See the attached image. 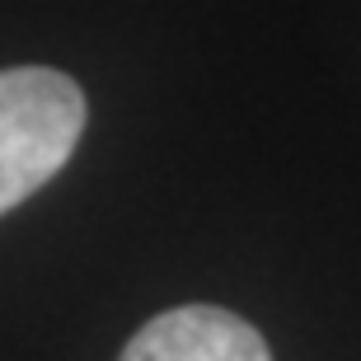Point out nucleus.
Returning a JSON list of instances; mask_svg holds the SVG:
<instances>
[{
  "mask_svg": "<svg viewBox=\"0 0 361 361\" xmlns=\"http://www.w3.org/2000/svg\"><path fill=\"white\" fill-rule=\"evenodd\" d=\"M80 85L52 66L0 71V216L61 174L85 136Z\"/></svg>",
  "mask_w": 361,
  "mask_h": 361,
  "instance_id": "f257e3e1",
  "label": "nucleus"
},
{
  "mask_svg": "<svg viewBox=\"0 0 361 361\" xmlns=\"http://www.w3.org/2000/svg\"><path fill=\"white\" fill-rule=\"evenodd\" d=\"M122 361H272L268 343L249 319L221 305H183L141 329Z\"/></svg>",
  "mask_w": 361,
  "mask_h": 361,
  "instance_id": "f03ea898",
  "label": "nucleus"
}]
</instances>
